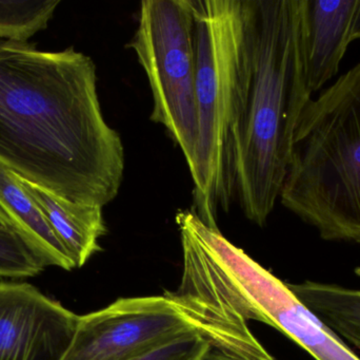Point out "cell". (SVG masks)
<instances>
[{
    "label": "cell",
    "mask_w": 360,
    "mask_h": 360,
    "mask_svg": "<svg viewBox=\"0 0 360 360\" xmlns=\"http://www.w3.org/2000/svg\"><path fill=\"white\" fill-rule=\"evenodd\" d=\"M0 165L72 202L117 197L124 145L101 111L90 56L0 40Z\"/></svg>",
    "instance_id": "cell-1"
},
{
    "label": "cell",
    "mask_w": 360,
    "mask_h": 360,
    "mask_svg": "<svg viewBox=\"0 0 360 360\" xmlns=\"http://www.w3.org/2000/svg\"><path fill=\"white\" fill-rule=\"evenodd\" d=\"M304 0H249V71L235 141V190L245 217L266 225L288 173L298 118L311 99Z\"/></svg>",
    "instance_id": "cell-2"
},
{
    "label": "cell",
    "mask_w": 360,
    "mask_h": 360,
    "mask_svg": "<svg viewBox=\"0 0 360 360\" xmlns=\"http://www.w3.org/2000/svg\"><path fill=\"white\" fill-rule=\"evenodd\" d=\"M279 199L323 240L360 245V63L302 110Z\"/></svg>",
    "instance_id": "cell-3"
},
{
    "label": "cell",
    "mask_w": 360,
    "mask_h": 360,
    "mask_svg": "<svg viewBox=\"0 0 360 360\" xmlns=\"http://www.w3.org/2000/svg\"><path fill=\"white\" fill-rule=\"evenodd\" d=\"M199 141L194 211L212 228L236 199L235 141L249 71V0H192Z\"/></svg>",
    "instance_id": "cell-4"
},
{
    "label": "cell",
    "mask_w": 360,
    "mask_h": 360,
    "mask_svg": "<svg viewBox=\"0 0 360 360\" xmlns=\"http://www.w3.org/2000/svg\"><path fill=\"white\" fill-rule=\"evenodd\" d=\"M147 74L153 97L151 120L166 127L196 168L199 127L192 0H145L128 44Z\"/></svg>",
    "instance_id": "cell-5"
},
{
    "label": "cell",
    "mask_w": 360,
    "mask_h": 360,
    "mask_svg": "<svg viewBox=\"0 0 360 360\" xmlns=\"http://www.w3.org/2000/svg\"><path fill=\"white\" fill-rule=\"evenodd\" d=\"M191 333L201 335L184 306L169 292L120 298L103 310L79 316L63 360H124Z\"/></svg>",
    "instance_id": "cell-6"
},
{
    "label": "cell",
    "mask_w": 360,
    "mask_h": 360,
    "mask_svg": "<svg viewBox=\"0 0 360 360\" xmlns=\"http://www.w3.org/2000/svg\"><path fill=\"white\" fill-rule=\"evenodd\" d=\"M78 319L29 283L0 281V360H63Z\"/></svg>",
    "instance_id": "cell-7"
},
{
    "label": "cell",
    "mask_w": 360,
    "mask_h": 360,
    "mask_svg": "<svg viewBox=\"0 0 360 360\" xmlns=\"http://www.w3.org/2000/svg\"><path fill=\"white\" fill-rule=\"evenodd\" d=\"M359 0H304V75L309 94L338 74Z\"/></svg>",
    "instance_id": "cell-8"
},
{
    "label": "cell",
    "mask_w": 360,
    "mask_h": 360,
    "mask_svg": "<svg viewBox=\"0 0 360 360\" xmlns=\"http://www.w3.org/2000/svg\"><path fill=\"white\" fill-rule=\"evenodd\" d=\"M18 179L41 209L76 268H82L94 254L101 251L98 241L107 234L103 207L72 202Z\"/></svg>",
    "instance_id": "cell-9"
},
{
    "label": "cell",
    "mask_w": 360,
    "mask_h": 360,
    "mask_svg": "<svg viewBox=\"0 0 360 360\" xmlns=\"http://www.w3.org/2000/svg\"><path fill=\"white\" fill-rule=\"evenodd\" d=\"M0 209L13 232L31 249L44 266L65 271L75 268L73 260L55 234L35 201L16 175L0 165Z\"/></svg>",
    "instance_id": "cell-10"
},
{
    "label": "cell",
    "mask_w": 360,
    "mask_h": 360,
    "mask_svg": "<svg viewBox=\"0 0 360 360\" xmlns=\"http://www.w3.org/2000/svg\"><path fill=\"white\" fill-rule=\"evenodd\" d=\"M288 287L326 327L360 350V290L314 281Z\"/></svg>",
    "instance_id": "cell-11"
},
{
    "label": "cell",
    "mask_w": 360,
    "mask_h": 360,
    "mask_svg": "<svg viewBox=\"0 0 360 360\" xmlns=\"http://www.w3.org/2000/svg\"><path fill=\"white\" fill-rule=\"evenodd\" d=\"M60 0H0V40L27 42L48 27Z\"/></svg>",
    "instance_id": "cell-12"
},
{
    "label": "cell",
    "mask_w": 360,
    "mask_h": 360,
    "mask_svg": "<svg viewBox=\"0 0 360 360\" xmlns=\"http://www.w3.org/2000/svg\"><path fill=\"white\" fill-rule=\"evenodd\" d=\"M41 261L11 228H0V277L30 278L44 272Z\"/></svg>",
    "instance_id": "cell-13"
},
{
    "label": "cell",
    "mask_w": 360,
    "mask_h": 360,
    "mask_svg": "<svg viewBox=\"0 0 360 360\" xmlns=\"http://www.w3.org/2000/svg\"><path fill=\"white\" fill-rule=\"evenodd\" d=\"M212 350L205 337L191 333L124 360H207Z\"/></svg>",
    "instance_id": "cell-14"
},
{
    "label": "cell",
    "mask_w": 360,
    "mask_h": 360,
    "mask_svg": "<svg viewBox=\"0 0 360 360\" xmlns=\"http://www.w3.org/2000/svg\"><path fill=\"white\" fill-rule=\"evenodd\" d=\"M356 39H360V0H359L356 11H355L354 16H353L349 42H352Z\"/></svg>",
    "instance_id": "cell-15"
},
{
    "label": "cell",
    "mask_w": 360,
    "mask_h": 360,
    "mask_svg": "<svg viewBox=\"0 0 360 360\" xmlns=\"http://www.w3.org/2000/svg\"><path fill=\"white\" fill-rule=\"evenodd\" d=\"M0 228H11L10 222L1 209H0Z\"/></svg>",
    "instance_id": "cell-16"
},
{
    "label": "cell",
    "mask_w": 360,
    "mask_h": 360,
    "mask_svg": "<svg viewBox=\"0 0 360 360\" xmlns=\"http://www.w3.org/2000/svg\"><path fill=\"white\" fill-rule=\"evenodd\" d=\"M207 360H237L234 359H230V357L224 356V355L219 354V353L213 352L212 351L211 354L209 355Z\"/></svg>",
    "instance_id": "cell-17"
}]
</instances>
